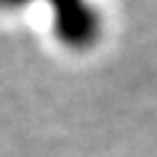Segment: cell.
Wrapping results in <instances>:
<instances>
[{"label":"cell","instance_id":"1","mask_svg":"<svg viewBox=\"0 0 157 157\" xmlns=\"http://www.w3.org/2000/svg\"><path fill=\"white\" fill-rule=\"evenodd\" d=\"M27 0H0V6H21ZM56 11V35L69 48H88L101 32V16L88 0H48Z\"/></svg>","mask_w":157,"mask_h":157}]
</instances>
